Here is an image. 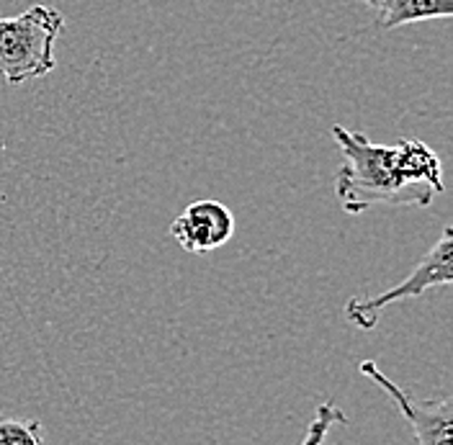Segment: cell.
I'll list each match as a JSON object with an SVG mask.
<instances>
[{
    "mask_svg": "<svg viewBox=\"0 0 453 445\" xmlns=\"http://www.w3.org/2000/svg\"><path fill=\"white\" fill-rule=\"evenodd\" d=\"M379 13V27L396 28L427 19H451L453 0H364Z\"/></svg>",
    "mask_w": 453,
    "mask_h": 445,
    "instance_id": "obj_6",
    "label": "cell"
},
{
    "mask_svg": "<svg viewBox=\"0 0 453 445\" xmlns=\"http://www.w3.org/2000/svg\"><path fill=\"white\" fill-rule=\"evenodd\" d=\"M338 425H348V415L340 410L335 402L319 404L314 418H311L310 427H307V433H304V441L299 445H322L330 438L333 427H338Z\"/></svg>",
    "mask_w": 453,
    "mask_h": 445,
    "instance_id": "obj_7",
    "label": "cell"
},
{
    "mask_svg": "<svg viewBox=\"0 0 453 445\" xmlns=\"http://www.w3.org/2000/svg\"><path fill=\"white\" fill-rule=\"evenodd\" d=\"M65 28L52 5H31L21 16L0 19V81L24 85L55 70V42Z\"/></svg>",
    "mask_w": 453,
    "mask_h": 445,
    "instance_id": "obj_2",
    "label": "cell"
},
{
    "mask_svg": "<svg viewBox=\"0 0 453 445\" xmlns=\"http://www.w3.org/2000/svg\"><path fill=\"white\" fill-rule=\"evenodd\" d=\"M333 137L342 152L335 194L348 214H364L371 206L425 209L446 191L441 157L423 140L384 147L340 124L333 127Z\"/></svg>",
    "mask_w": 453,
    "mask_h": 445,
    "instance_id": "obj_1",
    "label": "cell"
},
{
    "mask_svg": "<svg viewBox=\"0 0 453 445\" xmlns=\"http://www.w3.org/2000/svg\"><path fill=\"white\" fill-rule=\"evenodd\" d=\"M0 445H44L42 425L0 415Z\"/></svg>",
    "mask_w": 453,
    "mask_h": 445,
    "instance_id": "obj_8",
    "label": "cell"
},
{
    "mask_svg": "<svg viewBox=\"0 0 453 445\" xmlns=\"http://www.w3.org/2000/svg\"><path fill=\"white\" fill-rule=\"evenodd\" d=\"M173 240L186 252H211L234 234V214L219 201H194L170 224Z\"/></svg>",
    "mask_w": 453,
    "mask_h": 445,
    "instance_id": "obj_5",
    "label": "cell"
},
{
    "mask_svg": "<svg viewBox=\"0 0 453 445\" xmlns=\"http://www.w3.org/2000/svg\"><path fill=\"white\" fill-rule=\"evenodd\" d=\"M361 376L371 379L373 384H379L381 389L389 394V399L395 402L402 412V418L407 419V425L412 427L415 443L418 445H453V399L446 394L441 399H425L418 402L415 396H410L399 384H395L376 361H364L358 365Z\"/></svg>",
    "mask_w": 453,
    "mask_h": 445,
    "instance_id": "obj_4",
    "label": "cell"
},
{
    "mask_svg": "<svg viewBox=\"0 0 453 445\" xmlns=\"http://www.w3.org/2000/svg\"><path fill=\"white\" fill-rule=\"evenodd\" d=\"M453 283V226H443L441 240L427 250L423 260L412 268V273L395 288L379 294V296H353L345 304V319L356 325L358 330H373L384 314L396 302L418 299L427 288L443 286L449 288Z\"/></svg>",
    "mask_w": 453,
    "mask_h": 445,
    "instance_id": "obj_3",
    "label": "cell"
}]
</instances>
